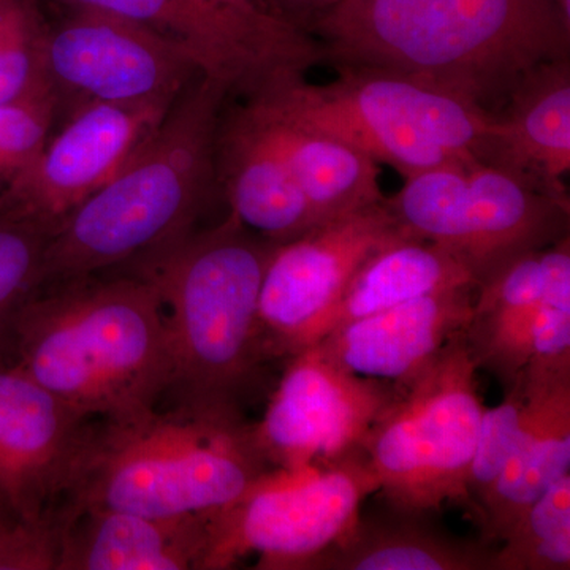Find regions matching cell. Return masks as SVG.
Segmentation results:
<instances>
[{"label":"cell","mask_w":570,"mask_h":570,"mask_svg":"<svg viewBox=\"0 0 570 570\" xmlns=\"http://www.w3.org/2000/svg\"><path fill=\"white\" fill-rule=\"evenodd\" d=\"M307 32L335 66L396 71L487 111L528 71L570 55L557 0H341Z\"/></svg>","instance_id":"1"},{"label":"cell","mask_w":570,"mask_h":570,"mask_svg":"<svg viewBox=\"0 0 570 570\" xmlns=\"http://www.w3.org/2000/svg\"><path fill=\"white\" fill-rule=\"evenodd\" d=\"M0 348L91 420L153 411L174 371L163 299L137 273L39 288L11 318Z\"/></svg>","instance_id":"2"},{"label":"cell","mask_w":570,"mask_h":570,"mask_svg":"<svg viewBox=\"0 0 570 570\" xmlns=\"http://www.w3.org/2000/svg\"><path fill=\"white\" fill-rule=\"evenodd\" d=\"M276 243L234 214L138 258L137 275L163 299L170 333L174 409L247 422L269 355L258 316L262 283Z\"/></svg>","instance_id":"3"},{"label":"cell","mask_w":570,"mask_h":570,"mask_svg":"<svg viewBox=\"0 0 570 570\" xmlns=\"http://www.w3.org/2000/svg\"><path fill=\"white\" fill-rule=\"evenodd\" d=\"M228 96L205 75L184 89L145 148L63 217L45 250L39 288L129 264L193 232L216 184L214 146Z\"/></svg>","instance_id":"4"},{"label":"cell","mask_w":570,"mask_h":570,"mask_svg":"<svg viewBox=\"0 0 570 570\" xmlns=\"http://www.w3.org/2000/svg\"><path fill=\"white\" fill-rule=\"evenodd\" d=\"M268 469L250 423L156 407L94 422L63 501L149 517L197 515L230 504Z\"/></svg>","instance_id":"5"},{"label":"cell","mask_w":570,"mask_h":570,"mask_svg":"<svg viewBox=\"0 0 570 570\" xmlns=\"http://www.w3.org/2000/svg\"><path fill=\"white\" fill-rule=\"evenodd\" d=\"M336 69L340 77L326 85H311L305 75H296L250 97L348 142L404 179L445 165L483 163L493 112L396 71Z\"/></svg>","instance_id":"6"},{"label":"cell","mask_w":570,"mask_h":570,"mask_svg":"<svg viewBox=\"0 0 570 570\" xmlns=\"http://www.w3.org/2000/svg\"><path fill=\"white\" fill-rule=\"evenodd\" d=\"M478 370L460 335L417 376L395 384L362 449L390 504L430 512L471 502L468 474L485 409Z\"/></svg>","instance_id":"7"},{"label":"cell","mask_w":570,"mask_h":570,"mask_svg":"<svg viewBox=\"0 0 570 570\" xmlns=\"http://www.w3.org/2000/svg\"><path fill=\"white\" fill-rule=\"evenodd\" d=\"M385 204L409 236L448 250L478 284L569 235L568 195L480 160L411 176Z\"/></svg>","instance_id":"8"},{"label":"cell","mask_w":570,"mask_h":570,"mask_svg":"<svg viewBox=\"0 0 570 570\" xmlns=\"http://www.w3.org/2000/svg\"><path fill=\"white\" fill-rule=\"evenodd\" d=\"M374 491L379 482L363 452L325 466L268 469L213 510L204 570L234 568L253 553L257 569L299 570L355 523Z\"/></svg>","instance_id":"9"},{"label":"cell","mask_w":570,"mask_h":570,"mask_svg":"<svg viewBox=\"0 0 570 570\" xmlns=\"http://www.w3.org/2000/svg\"><path fill=\"white\" fill-rule=\"evenodd\" d=\"M71 9L102 11L138 22L183 45L205 77L230 94L254 96L272 82L305 75L324 59L305 29L266 11L217 0H62Z\"/></svg>","instance_id":"10"},{"label":"cell","mask_w":570,"mask_h":570,"mask_svg":"<svg viewBox=\"0 0 570 570\" xmlns=\"http://www.w3.org/2000/svg\"><path fill=\"white\" fill-rule=\"evenodd\" d=\"M47 73L56 118L88 104L175 100L204 75L183 45L138 22L73 9L50 28Z\"/></svg>","instance_id":"11"},{"label":"cell","mask_w":570,"mask_h":570,"mask_svg":"<svg viewBox=\"0 0 570 570\" xmlns=\"http://www.w3.org/2000/svg\"><path fill=\"white\" fill-rule=\"evenodd\" d=\"M287 362L264 417L253 425L268 466H325L363 452L371 426L395 395V384L356 376L317 344Z\"/></svg>","instance_id":"12"},{"label":"cell","mask_w":570,"mask_h":570,"mask_svg":"<svg viewBox=\"0 0 570 570\" xmlns=\"http://www.w3.org/2000/svg\"><path fill=\"white\" fill-rule=\"evenodd\" d=\"M407 236L384 200L275 245L258 302L269 358L287 360L311 346L360 265Z\"/></svg>","instance_id":"13"},{"label":"cell","mask_w":570,"mask_h":570,"mask_svg":"<svg viewBox=\"0 0 570 570\" xmlns=\"http://www.w3.org/2000/svg\"><path fill=\"white\" fill-rule=\"evenodd\" d=\"M92 426L0 348V504L18 523L55 521Z\"/></svg>","instance_id":"14"},{"label":"cell","mask_w":570,"mask_h":570,"mask_svg":"<svg viewBox=\"0 0 570 570\" xmlns=\"http://www.w3.org/2000/svg\"><path fill=\"white\" fill-rule=\"evenodd\" d=\"M175 102H99L71 111L6 205L58 227L145 148Z\"/></svg>","instance_id":"15"},{"label":"cell","mask_w":570,"mask_h":570,"mask_svg":"<svg viewBox=\"0 0 570 570\" xmlns=\"http://www.w3.org/2000/svg\"><path fill=\"white\" fill-rule=\"evenodd\" d=\"M212 512L149 517L63 501L56 570H204Z\"/></svg>","instance_id":"16"},{"label":"cell","mask_w":570,"mask_h":570,"mask_svg":"<svg viewBox=\"0 0 570 570\" xmlns=\"http://www.w3.org/2000/svg\"><path fill=\"white\" fill-rule=\"evenodd\" d=\"M214 171L245 227L269 242H291L316 227L314 214L254 100L220 115Z\"/></svg>","instance_id":"17"},{"label":"cell","mask_w":570,"mask_h":570,"mask_svg":"<svg viewBox=\"0 0 570 570\" xmlns=\"http://www.w3.org/2000/svg\"><path fill=\"white\" fill-rule=\"evenodd\" d=\"M475 285L442 288L326 333L317 346L356 376L404 384L464 335Z\"/></svg>","instance_id":"18"},{"label":"cell","mask_w":570,"mask_h":570,"mask_svg":"<svg viewBox=\"0 0 570 570\" xmlns=\"http://www.w3.org/2000/svg\"><path fill=\"white\" fill-rule=\"evenodd\" d=\"M505 100V110L494 115L483 163L568 195L562 178L570 171L569 58L528 71Z\"/></svg>","instance_id":"19"},{"label":"cell","mask_w":570,"mask_h":570,"mask_svg":"<svg viewBox=\"0 0 570 570\" xmlns=\"http://www.w3.org/2000/svg\"><path fill=\"white\" fill-rule=\"evenodd\" d=\"M299 570H494V550L456 538L425 510L390 504L362 515Z\"/></svg>","instance_id":"20"},{"label":"cell","mask_w":570,"mask_h":570,"mask_svg":"<svg viewBox=\"0 0 570 570\" xmlns=\"http://www.w3.org/2000/svg\"><path fill=\"white\" fill-rule=\"evenodd\" d=\"M523 379L528 414L523 433L490 493L478 504L487 546L502 542L532 502L570 474V376Z\"/></svg>","instance_id":"21"},{"label":"cell","mask_w":570,"mask_h":570,"mask_svg":"<svg viewBox=\"0 0 570 570\" xmlns=\"http://www.w3.org/2000/svg\"><path fill=\"white\" fill-rule=\"evenodd\" d=\"M247 99L265 116L317 225L385 200L376 160L333 135L288 118L258 97Z\"/></svg>","instance_id":"22"},{"label":"cell","mask_w":570,"mask_h":570,"mask_svg":"<svg viewBox=\"0 0 570 570\" xmlns=\"http://www.w3.org/2000/svg\"><path fill=\"white\" fill-rule=\"evenodd\" d=\"M542 250L509 262L475 287L464 337L479 370L493 374L504 390L515 384L530 363L542 288Z\"/></svg>","instance_id":"23"},{"label":"cell","mask_w":570,"mask_h":570,"mask_svg":"<svg viewBox=\"0 0 570 570\" xmlns=\"http://www.w3.org/2000/svg\"><path fill=\"white\" fill-rule=\"evenodd\" d=\"M459 285L478 287L474 276L459 258L422 239L411 236L396 239L360 265L318 324L313 344L326 333L358 318Z\"/></svg>","instance_id":"24"},{"label":"cell","mask_w":570,"mask_h":570,"mask_svg":"<svg viewBox=\"0 0 570 570\" xmlns=\"http://www.w3.org/2000/svg\"><path fill=\"white\" fill-rule=\"evenodd\" d=\"M50 28L40 0H0V107L52 96L47 73Z\"/></svg>","instance_id":"25"},{"label":"cell","mask_w":570,"mask_h":570,"mask_svg":"<svg viewBox=\"0 0 570 570\" xmlns=\"http://www.w3.org/2000/svg\"><path fill=\"white\" fill-rule=\"evenodd\" d=\"M494 550V570L570 569V474L513 521Z\"/></svg>","instance_id":"26"},{"label":"cell","mask_w":570,"mask_h":570,"mask_svg":"<svg viewBox=\"0 0 570 570\" xmlns=\"http://www.w3.org/2000/svg\"><path fill=\"white\" fill-rule=\"evenodd\" d=\"M523 376H570V239L542 250V288L532 333L530 363Z\"/></svg>","instance_id":"27"},{"label":"cell","mask_w":570,"mask_h":570,"mask_svg":"<svg viewBox=\"0 0 570 570\" xmlns=\"http://www.w3.org/2000/svg\"><path fill=\"white\" fill-rule=\"evenodd\" d=\"M56 225L0 205V344L11 318L39 291L41 264Z\"/></svg>","instance_id":"28"},{"label":"cell","mask_w":570,"mask_h":570,"mask_svg":"<svg viewBox=\"0 0 570 570\" xmlns=\"http://www.w3.org/2000/svg\"><path fill=\"white\" fill-rule=\"evenodd\" d=\"M528 414V393L523 379L505 390V397L498 406L483 409L474 456L468 474L469 501L475 508L508 466L523 433Z\"/></svg>","instance_id":"29"},{"label":"cell","mask_w":570,"mask_h":570,"mask_svg":"<svg viewBox=\"0 0 570 570\" xmlns=\"http://www.w3.org/2000/svg\"><path fill=\"white\" fill-rule=\"evenodd\" d=\"M55 97L0 107V205L36 163L56 122Z\"/></svg>","instance_id":"30"},{"label":"cell","mask_w":570,"mask_h":570,"mask_svg":"<svg viewBox=\"0 0 570 570\" xmlns=\"http://www.w3.org/2000/svg\"><path fill=\"white\" fill-rule=\"evenodd\" d=\"M341 0H272L273 9L279 17L285 18L298 28L305 29L318 14L332 9Z\"/></svg>","instance_id":"31"},{"label":"cell","mask_w":570,"mask_h":570,"mask_svg":"<svg viewBox=\"0 0 570 570\" xmlns=\"http://www.w3.org/2000/svg\"><path fill=\"white\" fill-rule=\"evenodd\" d=\"M217 2L227 3V6L236 7V9L276 13L272 0H217Z\"/></svg>","instance_id":"32"},{"label":"cell","mask_w":570,"mask_h":570,"mask_svg":"<svg viewBox=\"0 0 570 570\" xmlns=\"http://www.w3.org/2000/svg\"><path fill=\"white\" fill-rule=\"evenodd\" d=\"M14 523H18V521L10 515L9 510L0 504V539L3 538V534H6Z\"/></svg>","instance_id":"33"},{"label":"cell","mask_w":570,"mask_h":570,"mask_svg":"<svg viewBox=\"0 0 570 570\" xmlns=\"http://www.w3.org/2000/svg\"><path fill=\"white\" fill-rule=\"evenodd\" d=\"M558 6H560V9L562 13H564L566 18H569L570 20V0H557Z\"/></svg>","instance_id":"34"}]
</instances>
